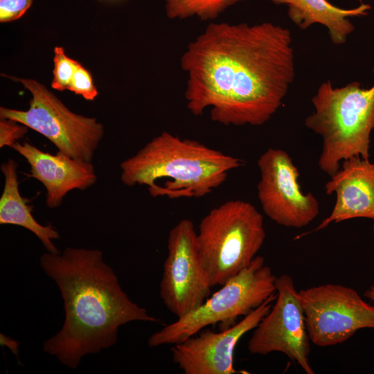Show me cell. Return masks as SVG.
Returning a JSON list of instances; mask_svg holds the SVG:
<instances>
[{
    "mask_svg": "<svg viewBox=\"0 0 374 374\" xmlns=\"http://www.w3.org/2000/svg\"><path fill=\"white\" fill-rule=\"evenodd\" d=\"M288 28L271 22L210 23L181 57L188 109L210 108L224 125H262L280 107L295 76Z\"/></svg>",
    "mask_w": 374,
    "mask_h": 374,
    "instance_id": "1",
    "label": "cell"
},
{
    "mask_svg": "<svg viewBox=\"0 0 374 374\" xmlns=\"http://www.w3.org/2000/svg\"><path fill=\"white\" fill-rule=\"evenodd\" d=\"M39 262L58 287L65 312L62 328L43 350L71 368L84 356L114 346L121 326L157 321L128 297L100 250L66 247L44 253Z\"/></svg>",
    "mask_w": 374,
    "mask_h": 374,
    "instance_id": "2",
    "label": "cell"
},
{
    "mask_svg": "<svg viewBox=\"0 0 374 374\" xmlns=\"http://www.w3.org/2000/svg\"><path fill=\"white\" fill-rule=\"evenodd\" d=\"M237 157L198 141L163 131L120 165L127 186H145L154 197L199 198L223 184L230 171L244 166Z\"/></svg>",
    "mask_w": 374,
    "mask_h": 374,
    "instance_id": "3",
    "label": "cell"
},
{
    "mask_svg": "<svg viewBox=\"0 0 374 374\" xmlns=\"http://www.w3.org/2000/svg\"><path fill=\"white\" fill-rule=\"evenodd\" d=\"M312 103L314 111L305 118V125L322 138L318 161L321 171L331 177L346 159H369L374 85L364 89L359 82H352L335 88L328 80L319 86Z\"/></svg>",
    "mask_w": 374,
    "mask_h": 374,
    "instance_id": "4",
    "label": "cell"
},
{
    "mask_svg": "<svg viewBox=\"0 0 374 374\" xmlns=\"http://www.w3.org/2000/svg\"><path fill=\"white\" fill-rule=\"evenodd\" d=\"M266 238L262 215L251 203L229 200L212 208L196 233L198 253L211 287L248 267Z\"/></svg>",
    "mask_w": 374,
    "mask_h": 374,
    "instance_id": "5",
    "label": "cell"
},
{
    "mask_svg": "<svg viewBox=\"0 0 374 374\" xmlns=\"http://www.w3.org/2000/svg\"><path fill=\"white\" fill-rule=\"evenodd\" d=\"M276 279L265 258L256 256L200 306L152 334L148 346L174 345L211 325L220 324L221 330L233 326L239 317H245L276 293Z\"/></svg>",
    "mask_w": 374,
    "mask_h": 374,
    "instance_id": "6",
    "label": "cell"
},
{
    "mask_svg": "<svg viewBox=\"0 0 374 374\" xmlns=\"http://www.w3.org/2000/svg\"><path fill=\"white\" fill-rule=\"evenodd\" d=\"M21 82L30 93L29 108L19 110L0 107V118L24 124L48 139L70 157L91 162L104 135L96 118L77 114L44 84L33 79L8 76Z\"/></svg>",
    "mask_w": 374,
    "mask_h": 374,
    "instance_id": "7",
    "label": "cell"
},
{
    "mask_svg": "<svg viewBox=\"0 0 374 374\" xmlns=\"http://www.w3.org/2000/svg\"><path fill=\"white\" fill-rule=\"evenodd\" d=\"M299 294L310 340L317 346L344 343L361 329L374 330V305L352 287L326 283Z\"/></svg>",
    "mask_w": 374,
    "mask_h": 374,
    "instance_id": "8",
    "label": "cell"
},
{
    "mask_svg": "<svg viewBox=\"0 0 374 374\" xmlns=\"http://www.w3.org/2000/svg\"><path fill=\"white\" fill-rule=\"evenodd\" d=\"M276 302L254 328L247 343L251 354L278 352L296 362L307 374H314L310 363V338L305 315L293 278L276 277Z\"/></svg>",
    "mask_w": 374,
    "mask_h": 374,
    "instance_id": "9",
    "label": "cell"
},
{
    "mask_svg": "<svg viewBox=\"0 0 374 374\" xmlns=\"http://www.w3.org/2000/svg\"><path fill=\"white\" fill-rule=\"evenodd\" d=\"M193 222L180 220L169 232L163 266L160 297L177 319L200 306L211 296V285L202 267Z\"/></svg>",
    "mask_w": 374,
    "mask_h": 374,
    "instance_id": "10",
    "label": "cell"
},
{
    "mask_svg": "<svg viewBox=\"0 0 374 374\" xmlns=\"http://www.w3.org/2000/svg\"><path fill=\"white\" fill-rule=\"evenodd\" d=\"M257 165L258 199L267 217L278 225L299 229L318 216L319 202L312 193L302 191L299 169L287 152L269 148L260 156Z\"/></svg>",
    "mask_w": 374,
    "mask_h": 374,
    "instance_id": "11",
    "label": "cell"
},
{
    "mask_svg": "<svg viewBox=\"0 0 374 374\" xmlns=\"http://www.w3.org/2000/svg\"><path fill=\"white\" fill-rule=\"evenodd\" d=\"M276 293L243 317L235 325L216 332L201 330L186 340L174 344L172 359L185 374H248L235 368V349L241 338L254 330L270 310Z\"/></svg>",
    "mask_w": 374,
    "mask_h": 374,
    "instance_id": "12",
    "label": "cell"
},
{
    "mask_svg": "<svg viewBox=\"0 0 374 374\" xmlns=\"http://www.w3.org/2000/svg\"><path fill=\"white\" fill-rule=\"evenodd\" d=\"M330 177L324 186L327 195H335L330 214L316 228L298 235L296 239L347 220L367 218L374 222V162L359 157H350L343 161Z\"/></svg>",
    "mask_w": 374,
    "mask_h": 374,
    "instance_id": "13",
    "label": "cell"
},
{
    "mask_svg": "<svg viewBox=\"0 0 374 374\" xmlns=\"http://www.w3.org/2000/svg\"><path fill=\"white\" fill-rule=\"evenodd\" d=\"M11 148L29 164L28 176L44 185L46 204L50 208L59 207L70 191L85 190L96 182L97 175L91 162L75 159L58 151L52 154L28 142L17 141Z\"/></svg>",
    "mask_w": 374,
    "mask_h": 374,
    "instance_id": "14",
    "label": "cell"
},
{
    "mask_svg": "<svg viewBox=\"0 0 374 374\" xmlns=\"http://www.w3.org/2000/svg\"><path fill=\"white\" fill-rule=\"evenodd\" d=\"M275 4L287 6V15L299 28L305 30L312 24H319L328 28L330 38L335 44H343L355 26L350 17L366 15L371 6L361 3L355 8L344 9L328 0H271Z\"/></svg>",
    "mask_w": 374,
    "mask_h": 374,
    "instance_id": "15",
    "label": "cell"
},
{
    "mask_svg": "<svg viewBox=\"0 0 374 374\" xmlns=\"http://www.w3.org/2000/svg\"><path fill=\"white\" fill-rule=\"evenodd\" d=\"M17 163L12 159L1 164L4 176V185L0 197V224L24 227L34 233L44 244L48 252L60 253L53 240L60 234L51 224H39L32 215V207L26 204L21 195L17 179Z\"/></svg>",
    "mask_w": 374,
    "mask_h": 374,
    "instance_id": "16",
    "label": "cell"
},
{
    "mask_svg": "<svg viewBox=\"0 0 374 374\" xmlns=\"http://www.w3.org/2000/svg\"><path fill=\"white\" fill-rule=\"evenodd\" d=\"M244 0H166V13L169 19H183L197 17L214 19L228 7Z\"/></svg>",
    "mask_w": 374,
    "mask_h": 374,
    "instance_id": "17",
    "label": "cell"
},
{
    "mask_svg": "<svg viewBox=\"0 0 374 374\" xmlns=\"http://www.w3.org/2000/svg\"><path fill=\"white\" fill-rule=\"evenodd\" d=\"M53 62L52 88L60 91L68 89L78 62L68 57L62 47L56 46Z\"/></svg>",
    "mask_w": 374,
    "mask_h": 374,
    "instance_id": "18",
    "label": "cell"
},
{
    "mask_svg": "<svg viewBox=\"0 0 374 374\" xmlns=\"http://www.w3.org/2000/svg\"><path fill=\"white\" fill-rule=\"evenodd\" d=\"M68 89L82 96L87 100H93L98 94L91 73L80 62L78 63Z\"/></svg>",
    "mask_w": 374,
    "mask_h": 374,
    "instance_id": "19",
    "label": "cell"
},
{
    "mask_svg": "<svg viewBox=\"0 0 374 374\" xmlns=\"http://www.w3.org/2000/svg\"><path fill=\"white\" fill-rule=\"evenodd\" d=\"M28 127L17 121L0 118V148L12 145L22 139Z\"/></svg>",
    "mask_w": 374,
    "mask_h": 374,
    "instance_id": "20",
    "label": "cell"
},
{
    "mask_svg": "<svg viewBox=\"0 0 374 374\" xmlns=\"http://www.w3.org/2000/svg\"><path fill=\"white\" fill-rule=\"evenodd\" d=\"M32 2L33 0H0V21L5 23L19 19Z\"/></svg>",
    "mask_w": 374,
    "mask_h": 374,
    "instance_id": "21",
    "label": "cell"
},
{
    "mask_svg": "<svg viewBox=\"0 0 374 374\" xmlns=\"http://www.w3.org/2000/svg\"><path fill=\"white\" fill-rule=\"evenodd\" d=\"M1 343L3 345H6L11 350V351L15 354L16 356L18 355V343L15 340L12 339L10 337H6L5 335L1 334Z\"/></svg>",
    "mask_w": 374,
    "mask_h": 374,
    "instance_id": "22",
    "label": "cell"
},
{
    "mask_svg": "<svg viewBox=\"0 0 374 374\" xmlns=\"http://www.w3.org/2000/svg\"><path fill=\"white\" fill-rule=\"evenodd\" d=\"M364 296L370 299L374 304V284L372 285L364 294Z\"/></svg>",
    "mask_w": 374,
    "mask_h": 374,
    "instance_id": "23",
    "label": "cell"
}]
</instances>
